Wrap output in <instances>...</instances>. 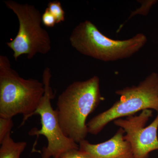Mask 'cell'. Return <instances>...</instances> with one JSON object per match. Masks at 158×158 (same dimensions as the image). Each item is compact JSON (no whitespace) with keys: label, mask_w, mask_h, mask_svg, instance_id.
<instances>
[{"label":"cell","mask_w":158,"mask_h":158,"mask_svg":"<svg viewBox=\"0 0 158 158\" xmlns=\"http://www.w3.org/2000/svg\"><path fill=\"white\" fill-rule=\"evenodd\" d=\"M102 100L97 76L69 85L59 95L56 110L64 135L77 143L85 140L87 118Z\"/></svg>","instance_id":"cell-1"},{"label":"cell","mask_w":158,"mask_h":158,"mask_svg":"<svg viewBox=\"0 0 158 158\" xmlns=\"http://www.w3.org/2000/svg\"><path fill=\"white\" fill-rule=\"evenodd\" d=\"M43 82L21 77L11 68L9 58L0 56V117L22 114V125L39 106L44 94Z\"/></svg>","instance_id":"cell-2"},{"label":"cell","mask_w":158,"mask_h":158,"mask_svg":"<svg viewBox=\"0 0 158 158\" xmlns=\"http://www.w3.org/2000/svg\"><path fill=\"white\" fill-rule=\"evenodd\" d=\"M69 41L80 53L102 62H111L132 56L144 47L148 39L143 33L123 40L111 39L93 23L86 20L73 29Z\"/></svg>","instance_id":"cell-3"},{"label":"cell","mask_w":158,"mask_h":158,"mask_svg":"<svg viewBox=\"0 0 158 158\" xmlns=\"http://www.w3.org/2000/svg\"><path fill=\"white\" fill-rule=\"evenodd\" d=\"M120 98L109 109L91 118L87 123L88 133L97 135L111 122L134 116L139 111L158 112V73L152 72L137 85L116 90Z\"/></svg>","instance_id":"cell-4"},{"label":"cell","mask_w":158,"mask_h":158,"mask_svg":"<svg viewBox=\"0 0 158 158\" xmlns=\"http://www.w3.org/2000/svg\"><path fill=\"white\" fill-rule=\"evenodd\" d=\"M16 15L19 23L17 35L7 45L13 52L15 60L26 55L31 59L37 54L45 55L50 51L51 40L48 32L41 26L42 15L34 6L11 0L4 2Z\"/></svg>","instance_id":"cell-5"},{"label":"cell","mask_w":158,"mask_h":158,"mask_svg":"<svg viewBox=\"0 0 158 158\" xmlns=\"http://www.w3.org/2000/svg\"><path fill=\"white\" fill-rule=\"evenodd\" d=\"M50 69L47 67L43 74V83L45 91L37 110L31 114L40 117V130L33 128L29 131L31 136L43 135L48 141V145L42 150L41 158H59L63 153L72 149H78L77 143L64 135L61 129L56 110L52 107L51 100L53 98L51 87Z\"/></svg>","instance_id":"cell-6"},{"label":"cell","mask_w":158,"mask_h":158,"mask_svg":"<svg viewBox=\"0 0 158 158\" xmlns=\"http://www.w3.org/2000/svg\"><path fill=\"white\" fill-rule=\"evenodd\" d=\"M152 113V110H145L139 115L113 121L124 130L125 138L131 144L134 158H148L151 152L158 150V112L153 121L145 127Z\"/></svg>","instance_id":"cell-7"},{"label":"cell","mask_w":158,"mask_h":158,"mask_svg":"<svg viewBox=\"0 0 158 158\" xmlns=\"http://www.w3.org/2000/svg\"><path fill=\"white\" fill-rule=\"evenodd\" d=\"M121 128L107 141L91 144L87 140L79 143V149L89 158H134L131 146Z\"/></svg>","instance_id":"cell-8"},{"label":"cell","mask_w":158,"mask_h":158,"mask_svg":"<svg viewBox=\"0 0 158 158\" xmlns=\"http://www.w3.org/2000/svg\"><path fill=\"white\" fill-rule=\"evenodd\" d=\"M0 144V158H20L27 146L26 141L15 142L11 137V133L6 136Z\"/></svg>","instance_id":"cell-9"},{"label":"cell","mask_w":158,"mask_h":158,"mask_svg":"<svg viewBox=\"0 0 158 158\" xmlns=\"http://www.w3.org/2000/svg\"><path fill=\"white\" fill-rule=\"evenodd\" d=\"M138 2L141 4V6L138 9L131 12L128 18L125 22L119 27L117 32H118L124 25L125 23L127 22L129 20L131 19L136 15H141L146 16L149 13L151 9L153 6H154L156 3H157V0H138Z\"/></svg>","instance_id":"cell-10"},{"label":"cell","mask_w":158,"mask_h":158,"mask_svg":"<svg viewBox=\"0 0 158 158\" xmlns=\"http://www.w3.org/2000/svg\"><path fill=\"white\" fill-rule=\"evenodd\" d=\"M50 11L56 21V23L64 22L65 20V12L62 8L61 3L59 1L50 2L48 6Z\"/></svg>","instance_id":"cell-11"},{"label":"cell","mask_w":158,"mask_h":158,"mask_svg":"<svg viewBox=\"0 0 158 158\" xmlns=\"http://www.w3.org/2000/svg\"><path fill=\"white\" fill-rule=\"evenodd\" d=\"M13 126L12 118L0 117V142L8 134L11 133Z\"/></svg>","instance_id":"cell-12"},{"label":"cell","mask_w":158,"mask_h":158,"mask_svg":"<svg viewBox=\"0 0 158 158\" xmlns=\"http://www.w3.org/2000/svg\"><path fill=\"white\" fill-rule=\"evenodd\" d=\"M42 23L48 27H53L56 24V19L48 8L42 15Z\"/></svg>","instance_id":"cell-13"},{"label":"cell","mask_w":158,"mask_h":158,"mask_svg":"<svg viewBox=\"0 0 158 158\" xmlns=\"http://www.w3.org/2000/svg\"><path fill=\"white\" fill-rule=\"evenodd\" d=\"M59 158H89L79 148L69 150L63 153Z\"/></svg>","instance_id":"cell-14"},{"label":"cell","mask_w":158,"mask_h":158,"mask_svg":"<svg viewBox=\"0 0 158 158\" xmlns=\"http://www.w3.org/2000/svg\"></svg>","instance_id":"cell-15"}]
</instances>
